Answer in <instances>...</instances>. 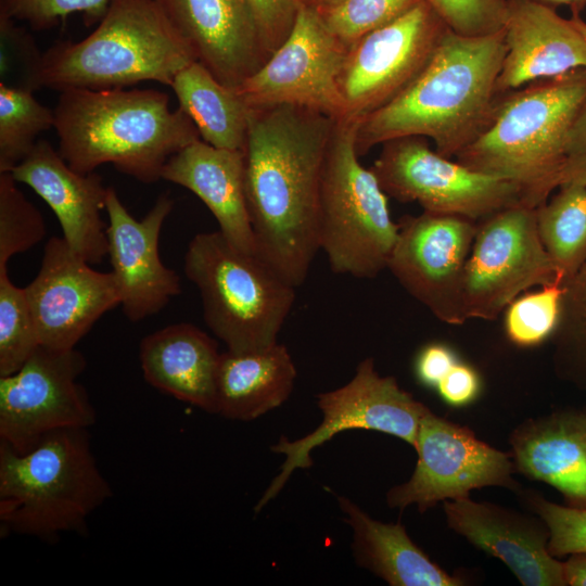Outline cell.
I'll return each instance as SVG.
<instances>
[{
	"mask_svg": "<svg viewBox=\"0 0 586 586\" xmlns=\"http://www.w3.org/2000/svg\"><path fill=\"white\" fill-rule=\"evenodd\" d=\"M250 109L243 152L256 254L296 288L320 251V188L336 119L293 105Z\"/></svg>",
	"mask_w": 586,
	"mask_h": 586,
	"instance_id": "cell-1",
	"label": "cell"
},
{
	"mask_svg": "<svg viewBox=\"0 0 586 586\" xmlns=\"http://www.w3.org/2000/svg\"><path fill=\"white\" fill-rule=\"evenodd\" d=\"M504 29L467 37L445 31L430 62L394 100L360 119L356 151L407 136L431 139L441 155L456 157L492 124L506 55Z\"/></svg>",
	"mask_w": 586,
	"mask_h": 586,
	"instance_id": "cell-2",
	"label": "cell"
},
{
	"mask_svg": "<svg viewBox=\"0 0 586 586\" xmlns=\"http://www.w3.org/2000/svg\"><path fill=\"white\" fill-rule=\"evenodd\" d=\"M53 112L58 151L80 174L112 164L155 182L170 156L201 140L190 117L170 110L168 94L155 89H67Z\"/></svg>",
	"mask_w": 586,
	"mask_h": 586,
	"instance_id": "cell-3",
	"label": "cell"
},
{
	"mask_svg": "<svg viewBox=\"0 0 586 586\" xmlns=\"http://www.w3.org/2000/svg\"><path fill=\"white\" fill-rule=\"evenodd\" d=\"M586 94V69L500 93L489 127L455 160L518 184L537 207L559 188L568 138Z\"/></svg>",
	"mask_w": 586,
	"mask_h": 586,
	"instance_id": "cell-4",
	"label": "cell"
},
{
	"mask_svg": "<svg viewBox=\"0 0 586 586\" xmlns=\"http://www.w3.org/2000/svg\"><path fill=\"white\" fill-rule=\"evenodd\" d=\"M196 61L156 0H110L98 26L79 41L42 52L37 88L116 89L141 81L170 86Z\"/></svg>",
	"mask_w": 586,
	"mask_h": 586,
	"instance_id": "cell-5",
	"label": "cell"
},
{
	"mask_svg": "<svg viewBox=\"0 0 586 586\" xmlns=\"http://www.w3.org/2000/svg\"><path fill=\"white\" fill-rule=\"evenodd\" d=\"M112 496L87 429H65L16 453L0 443V531L56 542L84 534L89 515Z\"/></svg>",
	"mask_w": 586,
	"mask_h": 586,
	"instance_id": "cell-6",
	"label": "cell"
},
{
	"mask_svg": "<svg viewBox=\"0 0 586 586\" xmlns=\"http://www.w3.org/2000/svg\"><path fill=\"white\" fill-rule=\"evenodd\" d=\"M183 270L199 289L204 321L232 353L264 349L278 334L295 300V286L257 254L233 246L218 231L194 235Z\"/></svg>",
	"mask_w": 586,
	"mask_h": 586,
	"instance_id": "cell-7",
	"label": "cell"
},
{
	"mask_svg": "<svg viewBox=\"0 0 586 586\" xmlns=\"http://www.w3.org/2000/svg\"><path fill=\"white\" fill-rule=\"evenodd\" d=\"M359 122L343 117L333 127L320 188L319 247L333 272L369 279L387 268L399 226L377 176L359 162Z\"/></svg>",
	"mask_w": 586,
	"mask_h": 586,
	"instance_id": "cell-8",
	"label": "cell"
},
{
	"mask_svg": "<svg viewBox=\"0 0 586 586\" xmlns=\"http://www.w3.org/2000/svg\"><path fill=\"white\" fill-rule=\"evenodd\" d=\"M370 168L387 196L417 202L430 213L480 221L501 209L527 205L514 182L451 161L432 150L428 138L421 136L384 142Z\"/></svg>",
	"mask_w": 586,
	"mask_h": 586,
	"instance_id": "cell-9",
	"label": "cell"
},
{
	"mask_svg": "<svg viewBox=\"0 0 586 586\" xmlns=\"http://www.w3.org/2000/svg\"><path fill=\"white\" fill-rule=\"evenodd\" d=\"M555 283L560 281L538 233L536 207L520 204L477 221L464 270L468 319L494 320L521 293Z\"/></svg>",
	"mask_w": 586,
	"mask_h": 586,
	"instance_id": "cell-10",
	"label": "cell"
},
{
	"mask_svg": "<svg viewBox=\"0 0 586 586\" xmlns=\"http://www.w3.org/2000/svg\"><path fill=\"white\" fill-rule=\"evenodd\" d=\"M323 419L309 434L290 441L286 436L271 446L285 456L279 474L257 501L259 512L283 488L296 469L313 464L310 453L340 432L355 429L391 434L415 446L420 420L428 408L404 391L392 377H381L372 358L360 361L345 385L317 395Z\"/></svg>",
	"mask_w": 586,
	"mask_h": 586,
	"instance_id": "cell-11",
	"label": "cell"
},
{
	"mask_svg": "<svg viewBox=\"0 0 586 586\" xmlns=\"http://www.w3.org/2000/svg\"><path fill=\"white\" fill-rule=\"evenodd\" d=\"M86 359L77 349L39 345L16 372L0 377V443L16 453L65 429H88L95 411L77 379Z\"/></svg>",
	"mask_w": 586,
	"mask_h": 586,
	"instance_id": "cell-12",
	"label": "cell"
},
{
	"mask_svg": "<svg viewBox=\"0 0 586 586\" xmlns=\"http://www.w3.org/2000/svg\"><path fill=\"white\" fill-rule=\"evenodd\" d=\"M447 29L423 0L352 44L339 76L344 117L360 120L400 94L430 62Z\"/></svg>",
	"mask_w": 586,
	"mask_h": 586,
	"instance_id": "cell-13",
	"label": "cell"
},
{
	"mask_svg": "<svg viewBox=\"0 0 586 586\" xmlns=\"http://www.w3.org/2000/svg\"><path fill=\"white\" fill-rule=\"evenodd\" d=\"M346 53L320 13L301 4L286 39L235 90L249 107L293 105L343 118L339 76Z\"/></svg>",
	"mask_w": 586,
	"mask_h": 586,
	"instance_id": "cell-14",
	"label": "cell"
},
{
	"mask_svg": "<svg viewBox=\"0 0 586 586\" xmlns=\"http://www.w3.org/2000/svg\"><path fill=\"white\" fill-rule=\"evenodd\" d=\"M387 268L400 285L437 319L468 320L463 302L464 270L477 229L471 218L423 211L404 216Z\"/></svg>",
	"mask_w": 586,
	"mask_h": 586,
	"instance_id": "cell-15",
	"label": "cell"
},
{
	"mask_svg": "<svg viewBox=\"0 0 586 586\" xmlns=\"http://www.w3.org/2000/svg\"><path fill=\"white\" fill-rule=\"evenodd\" d=\"M413 447L418 453L416 469L408 482L388 491L390 507L417 505L423 512L440 500L468 497L473 488L514 486L507 454L429 409L420 420Z\"/></svg>",
	"mask_w": 586,
	"mask_h": 586,
	"instance_id": "cell-16",
	"label": "cell"
},
{
	"mask_svg": "<svg viewBox=\"0 0 586 586\" xmlns=\"http://www.w3.org/2000/svg\"><path fill=\"white\" fill-rule=\"evenodd\" d=\"M40 345L73 349L106 311L120 305L111 272H101L76 255L63 238L44 245L40 269L25 286Z\"/></svg>",
	"mask_w": 586,
	"mask_h": 586,
	"instance_id": "cell-17",
	"label": "cell"
},
{
	"mask_svg": "<svg viewBox=\"0 0 586 586\" xmlns=\"http://www.w3.org/2000/svg\"><path fill=\"white\" fill-rule=\"evenodd\" d=\"M173 207L170 195L162 193L144 218L137 220L117 192L107 188V255L130 321L157 314L181 293L180 277L163 264L158 253L161 230Z\"/></svg>",
	"mask_w": 586,
	"mask_h": 586,
	"instance_id": "cell-18",
	"label": "cell"
},
{
	"mask_svg": "<svg viewBox=\"0 0 586 586\" xmlns=\"http://www.w3.org/2000/svg\"><path fill=\"white\" fill-rule=\"evenodd\" d=\"M169 22L221 84L237 89L270 56L251 0H156Z\"/></svg>",
	"mask_w": 586,
	"mask_h": 586,
	"instance_id": "cell-19",
	"label": "cell"
},
{
	"mask_svg": "<svg viewBox=\"0 0 586 586\" xmlns=\"http://www.w3.org/2000/svg\"><path fill=\"white\" fill-rule=\"evenodd\" d=\"M10 174L31 188L53 211L63 239L89 264L107 255L106 226L101 218L107 188L100 175L80 174L46 140H38L28 156Z\"/></svg>",
	"mask_w": 586,
	"mask_h": 586,
	"instance_id": "cell-20",
	"label": "cell"
},
{
	"mask_svg": "<svg viewBox=\"0 0 586 586\" xmlns=\"http://www.w3.org/2000/svg\"><path fill=\"white\" fill-rule=\"evenodd\" d=\"M506 55L499 93L530 82L586 69V38L571 20L535 0H507Z\"/></svg>",
	"mask_w": 586,
	"mask_h": 586,
	"instance_id": "cell-21",
	"label": "cell"
},
{
	"mask_svg": "<svg viewBox=\"0 0 586 586\" xmlns=\"http://www.w3.org/2000/svg\"><path fill=\"white\" fill-rule=\"evenodd\" d=\"M449 526L474 546L499 558L526 586L566 585L563 563L548 551L549 533L489 504L468 497L444 505Z\"/></svg>",
	"mask_w": 586,
	"mask_h": 586,
	"instance_id": "cell-22",
	"label": "cell"
},
{
	"mask_svg": "<svg viewBox=\"0 0 586 586\" xmlns=\"http://www.w3.org/2000/svg\"><path fill=\"white\" fill-rule=\"evenodd\" d=\"M161 179L193 192L233 246L256 254L246 202L243 151L220 149L198 140L170 156Z\"/></svg>",
	"mask_w": 586,
	"mask_h": 586,
	"instance_id": "cell-23",
	"label": "cell"
},
{
	"mask_svg": "<svg viewBox=\"0 0 586 586\" xmlns=\"http://www.w3.org/2000/svg\"><path fill=\"white\" fill-rule=\"evenodd\" d=\"M220 356L212 337L184 322L160 329L140 344L143 377L151 386L211 413L217 410Z\"/></svg>",
	"mask_w": 586,
	"mask_h": 586,
	"instance_id": "cell-24",
	"label": "cell"
},
{
	"mask_svg": "<svg viewBox=\"0 0 586 586\" xmlns=\"http://www.w3.org/2000/svg\"><path fill=\"white\" fill-rule=\"evenodd\" d=\"M512 445L521 472L559 489L571 507L586 508V411L530 422Z\"/></svg>",
	"mask_w": 586,
	"mask_h": 586,
	"instance_id": "cell-25",
	"label": "cell"
},
{
	"mask_svg": "<svg viewBox=\"0 0 586 586\" xmlns=\"http://www.w3.org/2000/svg\"><path fill=\"white\" fill-rule=\"evenodd\" d=\"M296 379L292 356L278 342L264 349L220 356L217 410L224 418L251 421L281 406Z\"/></svg>",
	"mask_w": 586,
	"mask_h": 586,
	"instance_id": "cell-26",
	"label": "cell"
},
{
	"mask_svg": "<svg viewBox=\"0 0 586 586\" xmlns=\"http://www.w3.org/2000/svg\"><path fill=\"white\" fill-rule=\"evenodd\" d=\"M353 532V555L357 564L392 586H456L461 581L448 575L419 549L399 523L370 518L355 502L337 496Z\"/></svg>",
	"mask_w": 586,
	"mask_h": 586,
	"instance_id": "cell-27",
	"label": "cell"
},
{
	"mask_svg": "<svg viewBox=\"0 0 586 586\" xmlns=\"http://www.w3.org/2000/svg\"><path fill=\"white\" fill-rule=\"evenodd\" d=\"M170 87L204 142L244 151L251 109L235 89L221 84L198 61L182 68Z\"/></svg>",
	"mask_w": 586,
	"mask_h": 586,
	"instance_id": "cell-28",
	"label": "cell"
},
{
	"mask_svg": "<svg viewBox=\"0 0 586 586\" xmlns=\"http://www.w3.org/2000/svg\"><path fill=\"white\" fill-rule=\"evenodd\" d=\"M540 240L561 284L586 263V186L562 184L536 207Z\"/></svg>",
	"mask_w": 586,
	"mask_h": 586,
	"instance_id": "cell-29",
	"label": "cell"
},
{
	"mask_svg": "<svg viewBox=\"0 0 586 586\" xmlns=\"http://www.w3.org/2000/svg\"><path fill=\"white\" fill-rule=\"evenodd\" d=\"M34 91L0 82V173H10L25 160L37 137L54 127V112Z\"/></svg>",
	"mask_w": 586,
	"mask_h": 586,
	"instance_id": "cell-30",
	"label": "cell"
},
{
	"mask_svg": "<svg viewBox=\"0 0 586 586\" xmlns=\"http://www.w3.org/2000/svg\"><path fill=\"white\" fill-rule=\"evenodd\" d=\"M40 345L25 288L0 271V377L16 372Z\"/></svg>",
	"mask_w": 586,
	"mask_h": 586,
	"instance_id": "cell-31",
	"label": "cell"
},
{
	"mask_svg": "<svg viewBox=\"0 0 586 586\" xmlns=\"http://www.w3.org/2000/svg\"><path fill=\"white\" fill-rule=\"evenodd\" d=\"M564 294L565 285L555 283L514 298L505 309L509 340L519 346H534L550 336L559 328Z\"/></svg>",
	"mask_w": 586,
	"mask_h": 586,
	"instance_id": "cell-32",
	"label": "cell"
},
{
	"mask_svg": "<svg viewBox=\"0 0 586 586\" xmlns=\"http://www.w3.org/2000/svg\"><path fill=\"white\" fill-rule=\"evenodd\" d=\"M16 183L10 173H0V271L13 255L28 251L46 235L40 212Z\"/></svg>",
	"mask_w": 586,
	"mask_h": 586,
	"instance_id": "cell-33",
	"label": "cell"
},
{
	"mask_svg": "<svg viewBox=\"0 0 586 586\" xmlns=\"http://www.w3.org/2000/svg\"><path fill=\"white\" fill-rule=\"evenodd\" d=\"M423 0H343L320 13L328 29L347 49L369 33L404 15Z\"/></svg>",
	"mask_w": 586,
	"mask_h": 586,
	"instance_id": "cell-34",
	"label": "cell"
},
{
	"mask_svg": "<svg viewBox=\"0 0 586 586\" xmlns=\"http://www.w3.org/2000/svg\"><path fill=\"white\" fill-rule=\"evenodd\" d=\"M110 0H0V16L46 30L67 16L81 13L87 24L99 22Z\"/></svg>",
	"mask_w": 586,
	"mask_h": 586,
	"instance_id": "cell-35",
	"label": "cell"
},
{
	"mask_svg": "<svg viewBox=\"0 0 586 586\" xmlns=\"http://www.w3.org/2000/svg\"><path fill=\"white\" fill-rule=\"evenodd\" d=\"M446 26L467 37H480L504 29L507 0H425Z\"/></svg>",
	"mask_w": 586,
	"mask_h": 586,
	"instance_id": "cell-36",
	"label": "cell"
},
{
	"mask_svg": "<svg viewBox=\"0 0 586 586\" xmlns=\"http://www.w3.org/2000/svg\"><path fill=\"white\" fill-rule=\"evenodd\" d=\"M533 505L548 528V551L555 557L586 552V508L559 506L543 498Z\"/></svg>",
	"mask_w": 586,
	"mask_h": 586,
	"instance_id": "cell-37",
	"label": "cell"
},
{
	"mask_svg": "<svg viewBox=\"0 0 586 586\" xmlns=\"http://www.w3.org/2000/svg\"><path fill=\"white\" fill-rule=\"evenodd\" d=\"M251 3L262 39L271 55L291 33L300 0H251Z\"/></svg>",
	"mask_w": 586,
	"mask_h": 586,
	"instance_id": "cell-38",
	"label": "cell"
},
{
	"mask_svg": "<svg viewBox=\"0 0 586 586\" xmlns=\"http://www.w3.org/2000/svg\"><path fill=\"white\" fill-rule=\"evenodd\" d=\"M559 328L586 345V263L565 284Z\"/></svg>",
	"mask_w": 586,
	"mask_h": 586,
	"instance_id": "cell-39",
	"label": "cell"
},
{
	"mask_svg": "<svg viewBox=\"0 0 586 586\" xmlns=\"http://www.w3.org/2000/svg\"><path fill=\"white\" fill-rule=\"evenodd\" d=\"M436 388L448 404L461 406L475 397L479 378L471 367L457 362L440 381Z\"/></svg>",
	"mask_w": 586,
	"mask_h": 586,
	"instance_id": "cell-40",
	"label": "cell"
},
{
	"mask_svg": "<svg viewBox=\"0 0 586 586\" xmlns=\"http://www.w3.org/2000/svg\"><path fill=\"white\" fill-rule=\"evenodd\" d=\"M454 353L445 345L430 344L421 349L416 360V374L420 382L435 386L457 364Z\"/></svg>",
	"mask_w": 586,
	"mask_h": 586,
	"instance_id": "cell-41",
	"label": "cell"
},
{
	"mask_svg": "<svg viewBox=\"0 0 586 586\" xmlns=\"http://www.w3.org/2000/svg\"><path fill=\"white\" fill-rule=\"evenodd\" d=\"M568 156L586 154V94L568 138Z\"/></svg>",
	"mask_w": 586,
	"mask_h": 586,
	"instance_id": "cell-42",
	"label": "cell"
},
{
	"mask_svg": "<svg viewBox=\"0 0 586 586\" xmlns=\"http://www.w3.org/2000/svg\"><path fill=\"white\" fill-rule=\"evenodd\" d=\"M562 184L586 186V154L568 156L560 176Z\"/></svg>",
	"mask_w": 586,
	"mask_h": 586,
	"instance_id": "cell-43",
	"label": "cell"
},
{
	"mask_svg": "<svg viewBox=\"0 0 586 586\" xmlns=\"http://www.w3.org/2000/svg\"><path fill=\"white\" fill-rule=\"evenodd\" d=\"M566 585L586 586V552L572 553L563 563Z\"/></svg>",
	"mask_w": 586,
	"mask_h": 586,
	"instance_id": "cell-44",
	"label": "cell"
},
{
	"mask_svg": "<svg viewBox=\"0 0 586 586\" xmlns=\"http://www.w3.org/2000/svg\"><path fill=\"white\" fill-rule=\"evenodd\" d=\"M551 8L568 7L572 15H581V12L586 8V0H535Z\"/></svg>",
	"mask_w": 586,
	"mask_h": 586,
	"instance_id": "cell-45",
	"label": "cell"
},
{
	"mask_svg": "<svg viewBox=\"0 0 586 586\" xmlns=\"http://www.w3.org/2000/svg\"><path fill=\"white\" fill-rule=\"evenodd\" d=\"M343 0H300L302 5H306L315 9L319 13L328 11L329 9L337 5Z\"/></svg>",
	"mask_w": 586,
	"mask_h": 586,
	"instance_id": "cell-46",
	"label": "cell"
},
{
	"mask_svg": "<svg viewBox=\"0 0 586 586\" xmlns=\"http://www.w3.org/2000/svg\"><path fill=\"white\" fill-rule=\"evenodd\" d=\"M570 20L586 38V21H584L581 15H572Z\"/></svg>",
	"mask_w": 586,
	"mask_h": 586,
	"instance_id": "cell-47",
	"label": "cell"
}]
</instances>
